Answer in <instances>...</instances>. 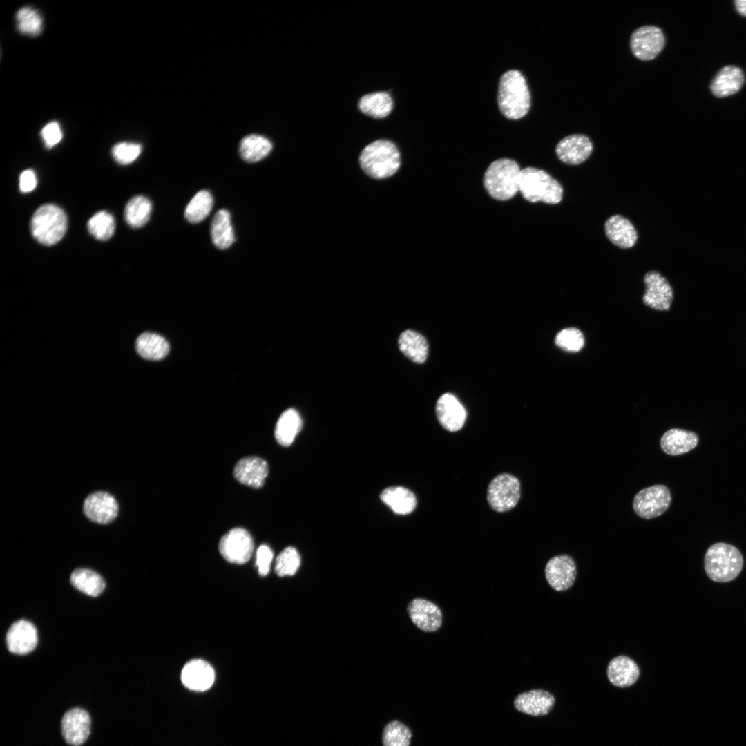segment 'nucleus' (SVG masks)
<instances>
[{
	"label": "nucleus",
	"mask_w": 746,
	"mask_h": 746,
	"mask_svg": "<svg viewBox=\"0 0 746 746\" xmlns=\"http://www.w3.org/2000/svg\"><path fill=\"white\" fill-rule=\"evenodd\" d=\"M497 102L500 111L510 119L525 116L530 106V94L523 75L517 70L504 73L499 79Z\"/></svg>",
	"instance_id": "obj_1"
},
{
	"label": "nucleus",
	"mask_w": 746,
	"mask_h": 746,
	"mask_svg": "<svg viewBox=\"0 0 746 746\" xmlns=\"http://www.w3.org/2000/svg\"><path fill=\"white\" fill-rule=\"evenodd\" d=\"M359 162L368 175L383 179L394 175L398 171L401 156L393 142L380 139L371 142L363 149Z\"/></svg>",
	"instance_id": "obj_2"
},
{
	"label": "nucleus",
	"mask_w": 746,
	"mask_h": 746,
	"mask_svg": "<svg viewBox=\"0 0 746 746\" xmlns=\"http://www.w3.org/2000/svg\"><path fill=\"white\" fill-rule=\"evenodd\" d=\"M521 171L515 160L498 159L490 164L484 173V187L494 199L509 200L519 191Z\"/></svg>",
	"instance_id": "obj_3"
},
{
	"label": "nucleus",
	"mask_w": 746,
	"mask_h": 746,
	"mask_svg": "<svg viewBox=\"0 0 746 746\" xmlns=\"http://www.w3.org/2000/svg\"><path fill=\"white\" fill-rule=\"evenodd\" d=\"M705 570L714 582H727L740 573L743 558L740 551L733 545L718 542L707 551L704 559Z\"/></svg>",
	"instance_id": "obj_4"
},
{
	"label": "nucleus",
	"mask_w": 746,
	"mask_h": 746,
	"mask_svg": "<svg viewBox=\"0 0 746 746\" xmlns=\"http://www.w3.org/2000/svg\"><path fill=\"white\" fill-rule=\"evenodd\" d=\"M519 191L530 202L555 204L562 199L563 189L558 181L546 171L534 167L522 169Z\"/></svg>",
	"instance_id": "obj_5"
},
{
	"label": "nucleus",
	"mask_w": 746,
	"mask_h": 746,
	"mask_svg": "<svg viewBox=\"0 0 746 746\" xmlns=\"http://www.w3.org/2000/svg\"><path fill=\"white\" fill-rule=\"evenodd\" d=\"M67 217L59 207L46 204L41 206L30 220L33 237L41 244L53 245L61 240L67 229Z\"/></svg>",
	"instance_id": "obj_6"
},
{
	"label": "nucleus",
	"mask_w": 746,
	"mask_h": 746,
	"mask_svg": "<svg viewBox=\"0 0 746 746\" xmlns=\"http://www.w3.org/2000/svg\"><path fill=\"white\" fill-rule=\"evenodd\" d=\"M519 497L520 483L512 475L499 474L488 485L487 499L490 507L497 512H506L513 508Z\"/></svg>",
	"instance_id": "obj_7"
},
{
	"label": "nucleus",
	"mask_w": 746,
	"mask_h": 746,
	"mask_svg": "<svg viewBox=\"0 0 746 746\" xmlns=\"http://www.w3.org/2000/svg\"><path fill=\"white\" fill-rule=\"evenodd\" d=\"M671 501L669 489L664 485L656 484L641 490L635 495L633 508L640 517L650 519L663 514Z\"/></svg>",
	"instance_id": "obj_8"
},
{
	"label": "nucleus",
	"mask_w": 746,
	"mask_h": 746,
	"mask_svg": "<svg viewBox=\"0 0 746 746\" xmlns=\"http://www.w3.org/2000/svg\"><path fill=\"white\" fill-rule=\"evenodd\" d=\"M665 37L658 26H644L631 35L630 48L633 55L642 61L654 59L663 50Z\"/></svg>",
	"instance_id": "obj_9"
},
{
	"label": "nucleus",
	"mask_w": 746,
	"mask_h": 746,
	"mask_svg": "<svg viewBox=\"0 0 746 746\" xmlns=\"http://www.w3.org/2000/svg\"><path fill=\"white\" fill-rule=\"evenodd\" d=\"M218 548L220 554L227 561L241 564L251 558L254 551V541L245 529L235 528L222 536Z\"/></svg>",
	"instance_id": "obj_10"
},
{
	"label": "nucleus",
	"mask_w": 746,
	"mask_h": 746,
	"mask_svg": "<svg viewBox=\"0 0 746 746\" xmlns=\"http://www.w3.org/2000/svg\"><path fill=\"white\" fill-rule=\"evenodd\" d=\"M574 559L568 554H559L547 562L544 575L548 584L555 591L563 592L574 584L577 576Z\"/></svg>",
	"instance_id": "obj_11"
},
{
	"label": "nucleus",
	"mask_w": 746,
	"mask_h": 746,
	"mask_svg": "<svg viewBox=\"0 0 746 746\" xmlns=\"http://www.w3.org/2000/svg\"><path fill=\"white\" fill-rule=\"evenodd\" d=\"M407 609L412 623L424 632H436L443 625V611L439 605L430 600L414 598L409 602Z\"/></svg>",
	"instance_id": "obj_12"
},
{
	"label": "nucleus",
	"mask_w": 746,
	"mask_h": 746,
	"mask_svg": "<svg viewBox=\"0 0 746 746\" xmlns=\"http://www.w3.org/2000/svg\"><path fill=\"white\" fill-rule=\"evenodd\" d=\"M646 291L642 296L643 303L650 308L667 311L671 307L673 291L668 280L656 271H648L644 277Z\"/></svg>",
	"instance_id": "obj_13"
},
{
	"label": "nucleus",
	"mask_w": 746,
	"mask_h": 746,
	"mask_svg": "<svg viewBox=\"0 0 746 746\" xmlns=\"http://www.w3.org/2000/svg\"><path fill=\"white\" fill-rule=\"evenodd\" d=\"M90 725L89 714L82 708L75 707L64 714L61 722V734L68 744L79 746L88 739Z\"/></svg>",
	"instance_id": "obj_14"
},
{
	"label": "nucleus",
	"mask_w": 746,
	"mask_h": 746,
	"mask_svg": "<svg viewBox=\"0 0 746 746\" xmlns=\"http://www.w3.org/2000/svg\"><path fill=\"white\" fill-rule=\"evenodd\" d=\"M38 642L37 631L31 622L20 620L13 623L6 634V644L10 652L25 655L32 651Z\"/></svg>",
	"instance_id": "obj_15"
},
{
	"label": "nucleus",
	"mask_w": 746,
	"mask_h": 746,
	"mask_svg": "<svg viewBox=\"0 0 746 746\" xmlns=\"http://www.w3.org/2000/svg\"><path fill=\"white\" fill-rule=\"evenodd\" d=\"M85 515L98 524H108L117 516L118 505L115 499L106 492H96L88 495L84 503Z\"/></svg>",
	"instance_id": "obj_16"
},
{
	"label": "nucleus",
	"mask_w": 746,
	"mask_h": 746,
	"mask_svg": "<svg viewBox=\"0 0 746 746\" xmlns=\"http://www.w3.org/2000/svg\"><path fill=\"white\" fill-rule=\"evenodd\" d=\"M593 151V144L586 135L574 134L561 140L556 146L555 152L559 159L571 165L584 162Z\"/></svg>",
	"instance_id": "obj_17"
},
{
	"label": "nucleus",
	"mask_w": 746,
	"mask_h": 746,
	"mask_svg": "<svg viewBox=\"0 0 746 746\" xmlns=\"http://www.w3.org/2000/svg\"><path fill=\"white\" fill-rule=\"evenodd\" d=\"M606 676L609 682L619 688H627L633 685L640 676L638 664L631 658L618 656L610 660L606 669Z\"/></svg>",
	"instance_id": "obj_18"
},
{
	"label": "nucleus",
	"mask_w": 746,
	"mask_h": 746,
	"mask_svg": "<svg viewBox=\"0 0 746 746\" xmlns=\"http://www.w3.org/2000/svg\"><path fill=\"white\" fill-rule=\"evenodd\" d=\"M436 414L440 424L447 430H459L466 421V411L452 394L446 393L439 397L436 405Z\"/></svg>",
	"instance_id": "obj_19"
},
{
	"label": "nucleus",
	"mask_w": 746,
	"mask_h": 746,
	"mask_svg": "<svg viewBox=\"0 0 746 746\" xmlns=\"http://www.w3.org/2000/svg\"><path fill=\"white\" fill-rule=\"evenodd\" d=\"M215 672L207 662L195 659L188 662L181 672V680L188 689L196 691L209 689L214 682Z\"/></svg>",
	"instance_id": "obj_20"
},
{
	"label": "nucleus",
	"mask_w": 746,
	"mask_h": 746,
	"mask_svg": "<svg viewBox=\"0 0 746 746\" xmlns=\"http://www.w3.org/2000/svg\"><path fill=\"white\" fill-rule=\"evenodd\" d=\"M267 463L258 457H247L239 460L233 468V476L242 484L261 488L268 475Z\"/></svg>",
	"instance_id": "obj_21"
},
{
	"label": "nucleus",
	"mask_w": 746,
	"mask_h": 746,
	"mask_svg": "<svg viewBox=\"0 0 746 746\" xmlns=\"http://www.w3.org/2000/svg\"><path fill=\"white\" fill-rule=\"evenodd\" d=\"M554 696L544 689H532L519 694L514 700L517 710L526 714L540 716L546 715L555 704Z\"/></svg>",
	"instance_id": "obj_22"
},
{
	"label": "nucleus",
	"mask_w": 746,
	"mask_h": 746,
	"mask_svg": "<svg viewBox=\"0 0 746 746\" xmlns=\"http://www.w3.org/2000/svg\"><path fill=\"white\" fill-rule=\"evenodd\" d=\"M605 233L616 246L627 249L632 247L637 240V232L631 222L620 215L611 216L604 224Z\"/></svg>",
	"instance_id": "obj_23"
},
{
	"label": "nucleus",
	"mask_w": 746,
	"mask_h": 746,
	"mask_svg": "<svg viewBox=\"0 0 746 746\" xmlns=\"http://www.w3.org/2000/svg\"><path fill=\"white\" fill-rule=\"evenodd\" d=\"M698 443V435L691 431L672 428L661 437L660 444L667 455L677 456L693 450Z\"/></svg>",
	"instance_id": "obj_24"
},
{
	"label": "nucleus",
	"mask_w": 746,
	"mask_h": 746,
	"mask_svg": "<svg viewBox=\"0 0 746 746\" xmlns=\"http://www.w3.org/2000/svg\"><path fill=\"white\" fill-rule=\"evenodd\" d=\"M744 83V74L735 66H726L716 75L711 84L712 93L724 97L737 93Z\"/></svg>",
	"instance_id": "obj_25"
},
{
	"label": "nucleus",
	"mask_w": 746,
	"mask_h": 746,
	"mask_svg": "<svg viewBox=\"0 0 746 746\" xmlns=\"http://www.w3.org/2000/svg\"><path fill=\"white\" fill-rule=\"evenodd\" d=\"M380 498L393 512L399 515L411 513L417 505L414 494L401 486L385 488L381 493Z\"/></svg>",
	"instance_id": "obj_26"
},
{
	"label": "nucleus",
	"mask_w": 746,
	"mask_h": 746,
	"mask_svg": "<svg viewBox=\"0 0 746 746\" xmlns=\"http://www.w3.org/2000/svg\"><path fill=\"white\" fill-rule=\"evenodd\" d=\"M358 108L369 117L382 119L392 111L393 100L387 92H374L362 96L358 101Z\"/></svg>",
	"instance_id": "obj_27"
},
{
	"label": "nucleus",
	"mask_w": 746,
	"mask_h": 746,
	"mask_svg": "<svg viewBox=\"0 0 746 746\" xmlns=\"http://www.w3.org/2000/svg\"><path fill=\"white\" fill-rule=\"evenodd\" d=\"M302 419L299 413L293 408L283 412L280 416L275 428V438L283 446H289L294 441L302 428Z\"/></svg>",
	"instance_id": "obj_28"
},
{
	"label": "nucleus",
	"mask_w": 746,
	"mask_h": 746,
	"mask_svg": "<svg viewBox=\"0 0 746 746\" xmlns=\"http://www.w3.org/2000/svg\"><path fill=\"white\" fill-rule=\"evenodd\" d=\"M211 237L214 245L220 249H226L233 243L235 237L231 216L227 210L220 209L213 216L211 224Z\"/></svg>",
	"instance_id": "obj_29"
},
{
	"label": "nucleus",
	"mask_w": 746,
	"mask_h": 746,
	"mask_svg": "<svg viewBox=\"0 0 746 746\" xmlns=\"http://www.w3.org/2000/svg\"><path fill=\"white\" fill-rule=\"evenodd\" d=\"M399 346L405 356L417 363H423L427 358V341L417 332L408 329L402 332L399 338Z\"/></svg>",
	"instance_id": "obj_30"
},
{
	"label": "nucleus",
	"mask_w": 746,
	"mask_h": 746,
	"mask_svg": "<svg viewBox=\"0 0 746 746\" xmlns=\"http://www.w3.org/2000/svg\"><path fill=\"white\" fill-rule=\"evenodd\" d=\"M137 353L148 360H160L164 358L169 351V345L162 336L151 332L142 334L136 340Z\"/></svg>",
	"instance_id": "obj_31"
},
{
	"label": "nucleus",
	"mask_w": 746,
	"mask_h": 746,
	"mask_svg": "<svg viewBox=\"0 0 746 746\" xmlns=\"http://www.w3.org/2000/svg\"><path fill=\"white\" fill-rule=\"evenodd\" d=\"M272 149L271 142L266 137L250 135L244 137L239 146L241 157L248 162H256L267 157Z\"/></svg>",
	"instance_id": "obj_32"
},
{
	"label": "nucleus",
	"mask_w": 746,
	"mask_h": 746,
	"mask_svg": "<svg viewBox=\"0 0 746 746\" xmlns=\"http://www.w3.org/2000/svg\"><path fill=\"white\" fill-rule=\"evenodd\" d=\"M70 582L77 589L92 597L99 595L106 585L98 573L87 568L75 570L71 574Z\"/></svg>",
	"instance_id": "obj_33"
},
{
	"label": "nucleus",
	"mask_w": 746,
	"mask_h": 746,
	"mask_svg": "<svg viewBox=\"0 0 746 746\" xmlns=\"http://www.w3.org/2000/svg\"><path fill=\"white\" fill-rule=\"evenodd\" d=\"M152 203L149 199L137 195L131 198L124 209V218L132 228H140L149 220Z\"/></svg>",
	"instance_id": "obj_34"
},
{
	"label": "nucleus",
	"mask_w": 746,
	"mask_h": 746,
	"mask_svg": "<svg viewBox=\"0 0 746 746\" xmlns=\"http://www.w3.org/2000/svg\"><path fill=\"white\" fill-rule=\"evenodd\" d=\"M213 197L210 192L202 190L198 192L187 204L184 217L191 223H198L204 220L212 209Z\"/></svg>",
	"instance_id": "obj_35"
},
{
	"label": "nucleus",
	"mask_w": 746,
	"mask_h": 746,
	"mask_svg": "<svg viewBox=\"0 0 746 746\" xmlns=\"http://www.w3.org/2000/svg\"><path fill=\"white\" fill-rule=\"evenodd\" d=\"M17 28L23 35L36 36L43 30V19L39 12L29 6L20 8L16 14Z\"/></svg>",
	"instance_id": "obj_36"
},
{
	"label": "nucleus",
	"mask_w": 746,
	"mask_h": 746,
	"mask_svg": "<svg viewBox=\"0 0 746 746\" xmlns=\"http://www.w3.org/2000/svg\"><path fill=\"white\" fill-rule=\"evenodd\" d=\"M88 230L97 240L105 241L114 233L115 222L113 216L106 211L94 214L88 222Z\"/></svg>",
	"instance_id": "obj_37"
},
{
	"label": "nucleus",
	"mask_w": 746,
	"mask_h": 746,
	"mask_svg": "<svg viewBox=\"0 0 746 746\" xmlns=\"http://www.w3.org/2000/svg\"><path fill=\"white\" fill-rule=\"evenodd\" d=\"M411 738L409 727L398 720L387 723L382 732L383 746H409Z\"/></svg>",
	"instance_id": "obj_38"
},
{
	"label": "nucleus",
	"mask_w": 746,
	"mask_h": 746,
	"mask_svg": "<svg viewBox=\"0 0 746 746\" xmlns=\"http://www.w3.org/2000/svg\"><path fill=\"white\" fill-rule=\"evenodd\" d=\"M582 332L575 327H567L560 331L555 338V345L568 352H577L584 345Z\"/></svg>",
	"instance_id": "obj_39"
},
{
	"label": "nucleus",
	"mask_w": 746,
	"mask_h": 746,
	"mask_svg": "<svg viewBox=\"0 0 746 746\" xmlns=\"http://www.w3.org/2000/svg\"><path fill=\"white\" fill-rule=\"evenodd\" d=\"M300 564L298 551L294 547H287L278 555L275 572L280 577L293 575L296 573Z\"/></svg>",
	"instance_id": "obj_40"
},
{
	"label": "nucleus",
	"mask_w": 746,
	"mask_h": 746,
	"mask_svg": "<svg viewBox=\"0 0 746 746\" xmlns=\"http://www.w3.org/2000/svg\"><path fill=\"white\" fill-rule=\"evenodd\" d=\"M142 152V146L133 142H120L114 145L111 153L115 160L126 165L135 161Z\"/></svg>",
	"instance_id": "obj_41"
},
{
	"label": "nucleus",
	"mask_w": 746,
	"mask_h": 746,
	"mask_svg": "<svg viewBox=\"0 0 746 746\" xmlns=\"http://www.w3.org/2000/svg\"><path fill=\"white\" fill-rule=\"evenodd\" d=\"M40 135L45 146L51 149L60 142L63 137V132L59 123L53 121L43 127Z\"/></svg>",
	"instance_id": "obj_42"
},
{
	"label": "nucleus",
	"mask_w": 746,
	"mask_h": 746,
	"mask_svg": "<svg viewBox=\"0 0 746 746\" xmlns=\"http://www.w3.org/2000/svg\"><path fill=\"white\" fill-rule=\"evenodd\" d=\"M272 558L273 553L268 546L262 544L258 548L256 551V566L260 575L265 576L267 575Z\"/></svg>",
	"instance_id": "obj_43"
},
{
	"label": "nucleus",
	"mask_w": 746,
	"mask_h": 746,
	"mask_svg": "<svg viewBox=\"0 0 746 746\" xmlns=\"http://www.w3.org/2000/svg\"><path fill=\"white\" fill-rule=\"evenodd\" d=\"M36 185L37 180L33 171L28 169L21 173L19 177V188L21 192H30Z\"/></svg>",
	"instance_id": "obj_44"
},
{
	"label": "nucleus",
	"mask_w": 746,
	"mask_h": 746,
	"mask_svg": "<svg viewBox=\"0 0 746 746\" xmlns=\"http://www.w3.org/2000/svg\"><path fill=\"white\" fill-rule=\"evenodd\" d=\"M736 8L738 12L743 15L746 16V0H738L735 1Z\"/></svg>",
	"instance_id": "obj_45"
}]
</instances>
